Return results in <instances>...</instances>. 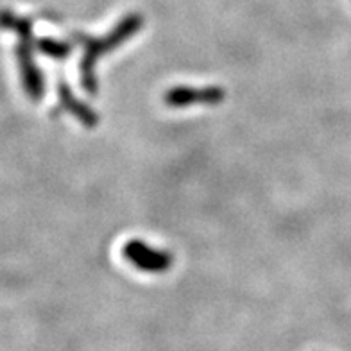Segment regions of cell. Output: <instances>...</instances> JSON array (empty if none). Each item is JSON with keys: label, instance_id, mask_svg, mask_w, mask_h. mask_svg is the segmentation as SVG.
<instances>
[{"label": "cell", "instance_id": "obj_1", "mask_svg": "<svg viewBox=\"0 0 351 351\" xmlns=\"http://www.w3.org/2000/svg\"><path fill=\"white\" fill-rule=\"evenodd\" d=\"M143 25V19L140 14H128L121 22L117 23V27L110 34L102 38L81 36L77 34L79 43L83 45V58H81V84L88 93L97 92V77H95V65L97 60L108 52L115 51L117 47L128 42L130 38L138 33V29Z\"/></svg>", "mask_w": 351, "mask_h": 351}, {"label": "cell", "instance_id": "obj_2", "mask_svg": "<svg viewBox=\"0 0 351 351\" xmlns=\"http://www.w3.org/2000/svg\"><path fill=\"white\" fill-rule=\"evenodd\" d=\"M0 23L4 27L14 29L20 36L19 49H16V58H19L20 65V74H22L23 88H25V93H27L31 99H40L43 97V77L42 72L38 70V66L34 65L33 60V31H31V23L27 20H19L11 16V14H4L0 16Z\"/></svg>", "mask_w": 351, "mask_h": 351}, {"label": "cell", "instance_id": "obj_3", "mask_svg": "<svg viewBox=\"0 0 351 351\" xmlns=\"http://www.w3.org/2000/svg\"><path fill=\"white\" fill-rule=\"evenodd\" d=\"M124 258L143 273H165L172 267V254L162 250H154L142 241L125 242L122 247Z\"/></svg>", "mask_w": 351, "mask_h": 351}, {"label": "cell", "instance_id": "obj_4", "mask_svg": "<svg viewBox=\"0 0 351 351\" xmlns=\"http://www.w3.org/2000/svg\"><path fill=\"white\" fill-rule=\"evenodd\" d=\"M226 93L221 86H174L165 93L167 106L171 108H190L204 104V106H215L224 101Z\"/></svg>", "mask_w": 351, "mask_h": 351}, {"label": "cell", "instance_id": "obj_5", "mask_svg": "<svg viewBox=\"0 0 351 351\" xmlns=\"http://www.w3.org/2000/svg\"><path fill=\"white\" fill-rule=\"evenodd\" d=\"M58 93H60L63 108L69 110L70 113H72V115L81 122V124L88 125V128H93V125L97 124L99 119L97 115H95V111H93L92 108L84 106L81 101H77V99L74 97V93L70 92V88L66 86L65 83H60V90H58Z\"/></svg>", "mask_w": 351, "mask_h": 351}, {"label": "cell", "instance_id": "obj_6", "mask_svg": "<svg viewBox=\"0 0 351 351\" xmlns=\"http://www.w3.org/2000/svg\"><path fill=\"white\" fill-rule=\"evenodd\" d=\"M36 47L38 51L43 52L49 58H56V60H63L70 52V47L66 43L56 42V40H51V38H43V40L36 42Z\"/></svg>", "mask_w": 351, "mask_h": 351}]
</instances>
